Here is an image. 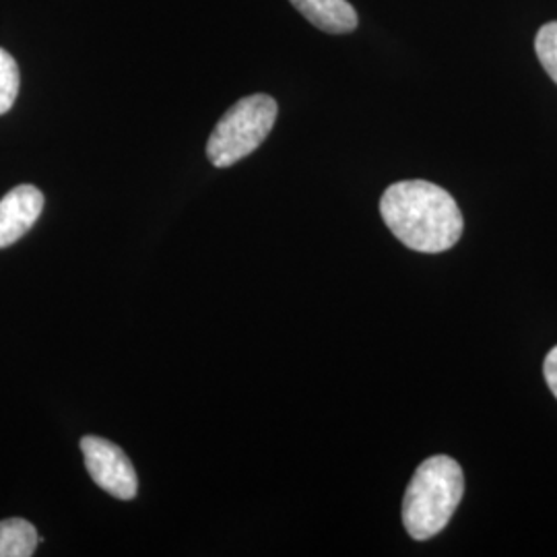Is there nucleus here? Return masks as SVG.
<instances>
[{
    "label": "nucleus",
    "instance_id": "1",
    "mask_svg": "<svg viewBox=\"0 0 557 557\" xmlns=\"http://www.w3.org/2000/svg\"><path fill=\"white\" fill-rule=\"evenodd\" d=\"M380 215L407 248L436 255L462 236V213L442 186L425 180H405L386 188Z\"/></svg>",
    "mask_w": 557,
    "mask_h": 557
},
{
    "label": "nucleus",
    "instance_id": "2",
    "mask_svg": "<svg viewBox=\"0 0 557 557\" xmlns=\"http://www.w3.org/2000/svg\"><path fill=\"white\" fill-rule=\"evenodd\" d=\"M465 492L462 469L455 458L423 460L411 479L403 499V524L416 541L442 533L457 512Z\"/></svg>",
    "mask_w": 557,
    "mask_h": 557
},
{
    "label": "nucleus",
    "instance_id": "3",
    "mask_svg": "<svg viewBox=\"0 0 557 557\" xmlns=\"http://www.w3.org/2000/svg\"><path fill=\"white\" fill-rule=\"evenodd\" d=\"M277 101L257 94L236 101L213 128L207 158L215 168H230L255 153L277 122Z\"/></svg>",
    "mask_w": 557,
    "mask_h": 557
},
{
    "label": "nucleus",
    "instance_id": "4",
    "mask_svg": "<svg viewBox=\"0 0 557 557\" xmlns=\"http://www.w3.org/2000/svg\"><path fill=\"white\" fill-rule=\"evenodd\" d=\"M81 450L87 473L103 492L119 499H133L137 496V471L131 458L126 457L116 444L98 436H85L81 440Z\"/></svg>",
    "mask_w": 557,
    "mask_h": 557
},
{
    "label": "nucleus",
    "instance_id": "5",
    "mask_svg": "<svg viewBox=\"0 0 557 557\" xmlns=\"http://www.w3.org/2000/svg\"><path fill=\"white\" fill-rule=\"evenodd\" d=\"M44 195L32 184L15 186L0 199V250L20 242L40 220Z\"/></svg>",
    "mask_w": 557,
    "mask_h": 557
},
{
    "label": "nucleus",
    "instance_id": "6",
    "mask_svg": "<svg viewBox=\"0 0 557 557\" xmlns=\"http://www.w3.org/2000/svg\"><path fill=\"white\" fill-rule=\"evenodd\" d=\"M299 13L326 34H351L358 27V11L347 0H289Z\"/></svg>",
    "mask_w": 557,
    "mask_h": 557
},
{
    "label": "nucleus",
    "instance_id": "7",
    "mask_svg": "<svg viewBox=\"0 0 557 557\" xmlns=\"http://www.w3.org/2000/svg\"><path fill=\"white\" fill-rule=\"evenodd\" d=\"M41 537L38 529L25 518L0 520V557L34 556Z\"/></svg>",
    "mask_w": 557,
    "mask_h": 557
},
{
    "label": "nucleus",
    "instance_id": "8",
    "mask_svg": "<svg viewBox=\"0 0 557 557\" xmlns=\"http://www.w3.org/2000/svg\"><path fill=\"white\" fill-rule=\"evenodd\" d=\"M21 75L15 59L0 48V116L7 114L20 96Z\"/></svg>",
    "mask_w": 557,
    "mask_h": 557
},
{
    "label": "nucleus",
    "instance_id": "9",
    "mask_svg": "<svg viewBox=\"0 0 557 557\" xmlns=\"http://www.w3.org/2000/svg\"><path fill=\"white\" fill-rule=\"evenodd\" d=\"M535 52L545 73L557 83V21L545 23L535 38Z\"/></svg>",
    "mask_w": 557,
    "mask_h": 557
},
{
    "label": "nucleus",
    "instance_id": "10",
    "mask_svg": "<svg viewBox=\"0 0 557 557\" xmlns=\"http://www.w3.org/2000/svg\"><path fill=\"white\" fill-rule=\"evenodd\" d=\"M543 374H545V380H547V386L552 388V393H554L557 398V347H554V349L547 354L545 363H543Z\"/></svg>",
    "mask_w": 557,
    "mask_h": 557
}]
</instances>
